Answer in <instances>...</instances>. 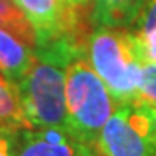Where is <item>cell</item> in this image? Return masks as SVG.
<instances>
[{"label": "cell", "mask_w": 156, "mask_h": 156, "mask_svg": "<svg viewBox=\"0 0 156 156\" xmlns=\"http://www.w3.org/2000/svg\"><path fill=\"white\" fill-rule=\"evenodd\" d=\"M83 47L75 37H62L35 49L33 64L16 83L31 128H66V64Z\"/></svg>", "instance_id": "1"}, {"label": "cell", "mask_w": 156, "mask_h": 156, "mask_svg": "<svg viewBox=\"0 0 156 156\" xmlns=\"http://www.w3.org/2000/svg\"><path fill=\"white\" fill-rule=\"evenodd\" d=\"M85 57L116 104L135 102L144 59L130 30L95 26L85 42Z\"/></svg>", "instance_id": "2"}, {"label": "cell", "mask_w": 156, "mask_h": 156, "mask_svg": "<svg viewBox=\"0 0 156 156\" xmlns=\"http://www.w3.org/2000/svg\"><path fill=\"white\" fill-rule=\"evenodd\" d=\"M115 108L116 102L89 64L83 47L66 64L68 132L95 149L101 130L111 118Z\"/></svg>", "instance_id": "3"}, {"label": "cell", "mask_w": 156, "mask_h": 156, "mask_svg": "<svg viewBox=\"0 0 156 156\" xmlns=\"http://www.w3.org/2000/svg\"><path fill=\"white\" fill-rule=\"evenodd\" d=\"M99 156H156V142L146 108L116 104L95 142Z\"/></svg>", "instance_id": "4"}, {"label": "cell", "mask_w": 156, "mask_h": 156, "mask_svg": "<svg viewBox=\"0 0 156 156\" xmlns=\"http://www.w3.org/2000/svg\"><path fill=\"white\" fill-rule=\"evenodd\" d=\"M28 17L37 35V47L52 44L62 37H73L78 24V9L62 0H14Z\"/></svg>", "instance_id": "5"}, {"label": "cell", "mask_w": 156, "mask_h": 156, "mask_svg": "<svg viewBox=\"0 0 156 156\" xmlns=\"http://www.w3.org/2000/svg\"><path fill=\"white\" fill-rule=\"evenodd\" d=\"M16 156H99L92 146L78 140L66 128H21Z\"/></svg>", "instance_id": "6"}, {"label": "cell", "mask_w": 156, "mask_h": 156, "mask_svg": "<svg viewBox=\"0 0 156 156\" xmlns=\"http://www.w3.org/2000/svg\"><path fill=\"white\" fill-rule=\"evenodd\" d=\"M147 0H92L90 19L95 26L132 30Z\"/></svg>", "instance_id": "7"}, {"label": "cell", "mask_w": 156, "mask_h": 156, "mask_svg": "<svg viewBox=\"0 0 156 156\" xmlns=\"http://www.w3.org/2000/svg\"><path fill=\"white\" fill-rule=\"evenodd\" d=\"M35 59V49L23 44L12 33L0 28V73L16 85L28 73Z\"/></svg>", "instance_id": "8"}, {"label": "cell", "mask_w": 156, "mask_h": 156, "mask_svg": "<svg viewBox=\"0 0 156 156\" xmlns=\"http://www.w3.org/2000/svg\"><path fill=\"white\" fill-rule=\"evenodd\" d=\"M0 125L14 128V130L31 128L23 111L16 85L9 82L2 73H0Z\"/></svg>", "instance_id": "9"}, {"label": "cell", "mask_w": 156, "mask_h": 156, "mask_svg": "<svg viewBox=\"0 0 156 156\" xmlns=\"http://www.w3.org/2000/svg\"><path fill=\"white\" fill-rule=\"evenodd\" d=\"M0 28L12 33L28 47L37 49V35L33 26L24 12L14 4V0H0Z\"/></svg>", "instance_id": "10"}, {"label": "cell", "mask_w": 156, "mask_h": 156, "mask_svg": "<svg viewBox=\"0 0 156 156\" xmlns=\"http://www.w3.org/2000/svg\"><path fill=\"white\" fill-rule=\"evenodd\" d=\"M135 104L156 106V62H144Z\"/></svg>", "instance_id": "11"}, {"label": "cell", "mask_w": 156, "mask_h": 156, "mask_svg": "<svg viewBox=\"0 0 156 156\" xmlns=\"http://www.w3.org/2000/svg\"><path fill=\"white\" fill-rule=\"evenodd\" d=\"M134 37L137 40V47L144 62H156V28L146 33H134Z\"/></svg>", "instance_id": "12"}, {"label": "cell", "mask_w": 156, "mask_h": 156, "mask_svg": "<svg viewBox=\"0 0 156 156\" xmlns=\"http://www.w3.org/2000/svg\"><path fill=\"white\" fill-rule=\"evenodd\" d=\"M153 28H156V0H147L142 14L139 16L135 26L130 31L139 35V33H146V31H149Z\"/></svg>", "instance_id": "13"}, {"label": "cell", "mask_w": 156, "mask_h": 156, "mask_svg": "<svg viewBox=\"0 0 156 156\" xmlns=\"http://www.w3.org/2000/svg\"><path fill=\"white\" fill-rule=\"evenodd\" d=\"M17 132L19 130L0 125V156H16Z\"/></svg>", "instance_id": "14"}, {"label": "cell", "mask_w": 156, "mask_h": 156, "mask_svg": "<svg viewBox=\"0 0 156 156\" xmlns=\"http://www.w3.org/2000/svg\"><path fill=\"white\" fill-rule=\"evenodd\" d=\"M144 108H146L147 116H149L151 130H153V137H154V142H156V106H144Z\"/></svg>", "instance_id": "15"}, {"label": "cell", "mask_w": 156, "mask_h": 156, "mask_svg": "<svg viewBox=\"0 0 156 156\" xmlns=\"http://www.w3.org/2000/svg\"><path fill=\"white\" fill-rule=\"evenodd\" d=\"M69 5H75V7H85L89 4V0H68Z\"/></svg>", "instance_id": "16"}, {"label": "cell", "mask_w": 156, "mask_h": 156, "mask_svg": "<svg viewBox=\"0 0 156 156\" xmlns=\"http://www.w3.org/2000/svg\"><path fill=\"white\" fill-rule=\"evenodd\" d=\"M62 2H66V4H68V0H62Z\"/></svg>", "instance_id": "17"}]
</instances>
